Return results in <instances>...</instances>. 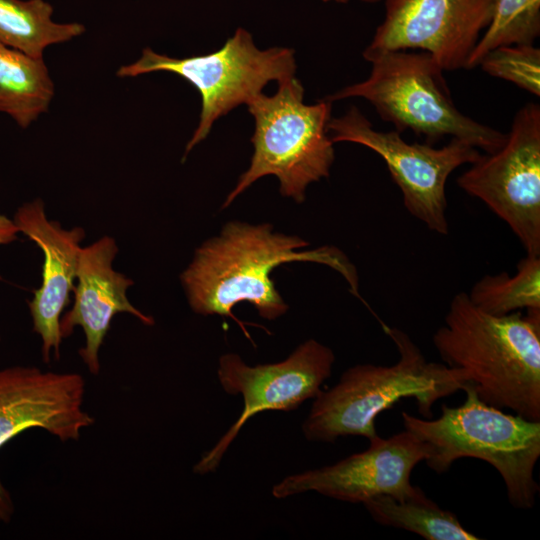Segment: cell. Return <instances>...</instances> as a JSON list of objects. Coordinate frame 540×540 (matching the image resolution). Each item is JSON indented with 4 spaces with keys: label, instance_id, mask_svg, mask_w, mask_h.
Segmentation results:
<instances>
[{
    "label": "cell",
    "instance_id": "52a82bcc",
    "mask_svg": "<svg viewBox=\"0 0 540 540\" xmlns=\"http://www.w3.org/2000/svg\"><path fill=\"white\" fill-rule=\"evenodd\" d=\"M160 71L184 78L201 96L198 126L186 145L184 160L208 136L217 119L247 105L269 82L295 76L296 60L289 48L259 49L252 35L240 27L220 49L204 55L174 58L147 47L137 61L120 67L117 75L136 77Z\"/></svg>",
    "mask_w": 540,
    "mask_h": 540
},
{
    "label": "cell",
    "instance_id": "7402d4cb",
    "mask_svg": "<svg viewBox=\"0 0 540 540\" xmlns=\"http://www.w3.org/2000/svg\"><path fill=\"white\" fill-rule=\"evenodd\" d=\"M18 233L19 230L15 222L0 213V245L13 242L17 239Z\"/></svg>",
    "mask_w": 540,
    "mask_h": 540
},
{
    "label": "cell",
    "instance_id": "9a60e30c",
    "mask_svg": "<svg viewBox=\"0 0 540 540\" xmlns=\"http://www.w3.org/2000/svg\"><path fill=\"white\" fill-rule=\"evenodd\" d=\"M117 253L116 241L110 236L82 247L77 285L73 289L74 302L60 319L63 338L69 337L75 326L82 328L85 346L80 348L79 355L93 375L100 372L99 350L115 315L129 313L147 326L155 323L152 316L134 307L127 298V289L134 282L113 269Z\"/></svg>",
    "mask_w": 540,
    "mask_h": 540
},
{
    "label": "cell",
    "instance_id": "8fae6325",
    "mask_svg": "<svg viewBox=\"0 0 540 540\" xmlns=\"http://www.w3.org/2000/svg\"><path fill=\"white\" fill-rule=\"evenodd\" d=\"M385 14L369 45L366 61L390 51L430 54L443 71L466 69L488 27L494 0H384Z\"/></svg>",
    "mask_w": 540,
    "mask_h": 540
},
{
    "label": "cell",
    "instance_id": "2e32d148",
    "mask_svg": "<svg viewBox=\"0 0 540 540\" xmlns=\"http://www.w3.org/2000/svg\"><path fill=\"white\" fill-rule=\"evenodd\" d=\"M54 84L43 58L0 43V112L27 128L48 107Z\"/></svg>",
    "mask_w": 540,
    "mask_h": 540
},
{
    "label": "cell",
    "instance_id": "5b68a950",
    "mask_svg": "<svg viewBox=\"0 0 540 540\" xmlns=\"http://www.w3.org/2000/svg\"><path fill=\"white\" fill-rule=\"evenodd\" d=\"M368 62L371 72L365 80L348 85L325 99L334 102L363 98L382 120L392 123L396 131L410 130L431 145L450 137L492 153L504 144L507 133L459 111L450 96L444 71L430 54L390 51Z\"/></svg>",
    "mask_w": 540,
    "mask_h": 540
},
{
    "label": "cell",
    "instance_id": "4fadbf2b",
    "mask_svg": "<svg viewBox=\"0 0 540 540\" xmlns=\"http://www.w3.org/2000/svg\"><path fill=\"white\" fill-rule=\"evenodd\" d=\"M429 455L426 443L404 430L389 438L380 436L360 453L322 468L290 475L272 489L275 498L316 491L350 503L390 495L403 499L418 487L410 482L416 465Z\"/></svg>",
    "mask_w": 540,
    "mask_h": 540
},
{
    "label": "cell",
    "instance_id": "8992f818",
    "mask_svg": "<svg viewBox=\"0 0 540 540\" xmlns=\"http://www.w3.org/2000/svg\"><path fill=\"white\" fill-rule=\"evenodd\" d=\"M278 84L274 95L261 93L247 104L254 119L253 155L222 208L267 175L276 176L280 193L297 203L305 200L308 185L329 176L335 159L328 131L332 102L305 104L304 88L295 76Z\"/></svg>",
    "mask_w": 540,
    "mask_h": 540
},
{
    "label": "cell",
    "instance_id": "7c38bea8",
    "mask_svg": "<svg viewBox=\"0 0 540 540\" xmlns=\"http://www.w3.org/2000/svg\"><path fill=\"white\" fill-rule=\"evenodd\" d=\"M85 380L78 373L34 366L0 369V448L22 432L40 428L62 442L78 440L94 418L83 408ZM15 506L0 480V521L12 520Z\"/></svg>",
    "mask_w": 540,
    "mask_h": 540
},
{
    "label": "cell",
    "instance_id": "ac0fdd59",
    "mask_svg": "<svg viewBox=\"0 0 540 540\" xmlns=\"http://www.w3.org/2000/svg\"><path fill=\"white\" fill-rule=\"evenodd\" d=\"M53 7L44 0H0V43L32 57L43 58L54 44L80 36V23H57Z\"/></svg>",
    "mask_w": 540,
    "mask_h": 540
},
{
    "label": "cell",
    "instance_id": "603a6c76",
    "mask_svg": "<svg viewBox=\"0 0 540 540\" xmlns=\"http://www.w3.org/2000/svg\"><path fill=\"white\" fill-rule=\"evenodd\" d=\"M321 1H323V2H335V3H339V4H346L350 0H321Z\"/></svg>",
    "mask_w": 540,
    "mask_h": 540
},
{
    "label": "cell",
    "instance_id": "ffe728a7",
    "mask_svg": "<svg viewBox=\"0 0 540 540\" xmlns=\"http://www.w3.org/2000/svg\"><path fill=\"white\" fill-rule=\"evenodd\" d=\"M540 36V0H494L491 21L472 51L466 69L479 65L492 49L534 44Z\"/></svg>",
    "mask_w": 540,
    "mask_h": 540
},
{
    "label": "cell",
    "instance_id": "5bb4252c",
    "mask_svg": "<svg viewBox=\"0 0 540 540\" xmlns=\"http://www.w3.org/2000/svg\"><path fill=\"white\" fill-rule=\"evenodd\" d=\"M13 221L20 233L32 240L44 256L42 283L34 291L28 302L33 322V331L42 341V358L48 363L51 353L60 357L62 334L60 319L70 303L74 289L79 259L80 245L85 237L82 227L65 229L57 221L47 218L41 199H35L20 206Z\"/></svg>",
    "mask_w": 540,
    "mask_h": 540
},
{
    "label": "cell",
    "instance_id": "30bf717a",
    "mask_svg": "<svg viewBox=\"0 0 540 540\" xmlns=\"http://www.w3.org/2000/svg\"><path fill=\"white\" fill-rule=\"evenodd\" d=\"M334 361L333 351L314 339L300 344L277 363L249 366L235 353L222 355L217 371L221 386L228 394H241L244 406L237 421L194 466V472L214 471L252 416L267 410L291 411L315 398L330 377Z\"/></svg>",
    "mask_w": 540,
    "mask_h": 540
},
{
    "label": "cell",
    "instance_id": "44dd1931",
    "mask_svg": "<svg viewBox=\"0 0 540 540\" xmlns=\"http://www.w3.org/2000/svg\"><path fill=\"white\" fill-rule=\"evenodd\" d=\"M478 66L492 77L508 81L534 96L540 95V49L534 44L496 47Z\"/></svg>",
    "mask_w": 540,
    "mask_h": 540
},
{
    "label": "cell",
    "instance_id": "7a4b0ae2",
    "mask_svg": "<svg viewBox=\"0 0 540 540\" xmlns=\"http://www.w3.org/2000/svg\"><path fill=\"white\" fill-rule=\"evenodd\" d=\"M432 341L479 399L540 421V310L492 315L459 292Z\"/></svg>",
    "mask_w": 540,
    "mask_h": 540
},
{
    "label": "cell",
    "instance_id": "9c48e42d",
    "mask_svg": "<svg viewBox=\"0 0 540 540\" xmlns=\"http://www.w3.org/2000/svg\"><path fill=\"white\" fill-rule=\"evenodd\" d=\"M470 165L458 186L501 218L528 255L540 256V106L521 107L504 144Z\"/></svg>",
    "mask_w": 540,
    "mask_h": 540
},
{
    "label": "cell",
    "instance_id": "cb8c5ba5",
    "mask_svg": "<svg viewBox=\"0 0 540 540\" xmlns=\"http://www.w3.org/2000/svg\"><path fill=\"white\" fill-rule=\"evenodd\" d=\"M361 1H362V2H365V3H370V4H372V3H377V2H379L380 0H361Z\"/></svg>",
    "mask_w": 540,
    "mask_h": 540
},
{
    "label": "cell",
    "instance_id": "3957f363",
    "mask_svg": "<svg viewBox=\"0 0 540 540\" xmlns=\"http://www.w3.org/2000/svg\"><path fill=\"white\" fill-rule=\"evenodd\" d=\"M383 329L397 348V362L355 365L333 387L320 390L302 424L309 441L362 436L371 442L379 437L377 416L401 399H415L420 414L428 418L436 401L466 387L461 370L428 361L404 331L386 325Z\"/></svg>",
    "mask_w": 540,
    "mask_h": 540
},
{
    "label": "cell",
    "instance_id": "6da1fadb",
    "mask_svg": "<svg viewBox=\"0 0 540 540\" xmlns=\"http://www.w3.org/2000/svg\"><path fill=\"white\" fill-rule=\"evenodd\" d=\"M308 242L298 236L275 233L269 223L252 225L227 222L220 234L206 240L195 251L180 281L191 309L202 315L228 316L244 326L232 313L241 302L251 303L259 315L275 320L288 305L271 279V272L294 261L327 265L340 273L350 292L359 294L355 266L337 247L322 246L301 251Z\"/></svg>",
    "mask_w": 540,
    "mask_h": 540
},
{
    "label": "cell",
    "instance_id": "d6986e66",
    "mask_svg": "<svg viewBox=\"0 0 540 540\" xmlns=\"http://www.w3.org/2000/svg\"><path fill=\"white\" fill-rule=\"evenodd\" d=\"M467 295L476 307L492 315L540 310V256L526 254L514 275L503 271L483 276Z\"/></svg>",
    "mask_w": 540,
    "mask_h": 540
},
{
    "label": "cell",
    "instance_id": "e0dca14e",
    "mask_svg": "<svg viewBox=\"0 0 540 540\" xmlns=\"http://www.w3.org/2000/svg\"><path fill=\"white\" fill-rule=\"evenodd\" d=\"M377 523L415 533L426 540H478L457 516L442 509L418 487L403 499L380 495L363 503Z\"/></svg>",
    "mask_w": 540,
    "mask_h": 540
},
{
    "label": "cell",
    "instance_id": "ba28073f",
    "mask_svg": "<svg viewBox=\"0 0 540 540\" xmlns=\"http://www.w3.org/2000/svg\"><path fill=\"white\" fill-rule=\"evenodd\" d=\"M328 131L333 143H356L378 154L401 190L407 211L431 231L448 234L447 180L457 168L481 156L477 148L457 139L439 148L428 143H408L396 130L375 129L356 106L331 118Z\"/></svg>",
    "mask_w": 540,
    "mask_h": 540
},
{
    "label": "cell",
    "instance_id": "277c9868",
    "mask_svg": "<svg viewBox=\"0 0 540 540\" xmlns=\"http://www.w3.org/2000/svg\"><path fill=\"white\" fill-rule=\"evenodd\" d=\"M463 391L464 403L443 404L436 419L402 412L405 430L428 445L425 463L436 473H445L460 458L481 459L498 471L513 507L532 508L539 493L534 471L540 457V421L505 413L479 399L471 387Z\"/></svg>",
    "mask_w": 540,
    "mask_h": 540
}]
</instances>
